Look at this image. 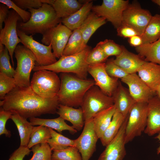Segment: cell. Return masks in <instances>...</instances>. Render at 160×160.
Segmentation results:
<instances>
[{
    "mask_svg": "<svg viewBox=\"0 0 160 160\" xmlns=\"http://www.w3.org/2000/svg\"><path fill=\"white\" fill-rule=\"evenodd\" d=\"M91 50V47L87 45L84 50L79 53L63 55L56 62L50 65L35 66L33 70L36 71L44 69L55 73H73L80 78L86 79L89 66L87 59Z\"/></svg>",
    "mask_w": 160,
    "mask_h": 160,
    "instance_id": "4",
    "label": "cell"
},
{
    "mask_svg": "<svg viewBox=\"0 0 160 160\" xmlns=\"http://www.w3.org/2000/svg\"><path fill=\"white\" fill-rule=\"evenodd\" d=\"M108 57L101 48L97 44L90 51L87 61L89 65L96 64L104 63Z\"/></svg>",
    "mask_w": 160,
    "mask_h": 160,
    "instance_id": "40",
    "label": "cell"
},
{
    "mask_svg": "<svg viewBox=\"0 0 160 160\" xmlns=\"http://www.w3.org/2000/svg\"><path fill=\"white\" fill-rule=\"evenodd\" d=\"M13 77L0 72V98L2 99L16 87Z\"/></svg>",
    "mask_w": 160,
    "mask_h": 160,
    "instance_id": "38",
    "label": "cell"
},
{
    "mask_svg": "<svg viewBox=\"0 0 160 160\" xmlns=\"http://www.w3.org/2000/svg\"><path fill=\"white\" fill-rule=\"evenodd\" d=\"M52 150L47 143L36 144L31 148L33 155L29 160H52Z\"/></svg>",
    "mask_w": 160,
    "mask_h": 160,
    "instance_id": "36",
    "label": "cell"
},
{
    "mask_svg": "<svg viewBox=\"0 0 160 160\" xmlns=\"http://www.w3.org/2000/svg\"><path fill=\"white\" fill-rule=\"evenodd\" d=\"M57 113L64 120L70 121L77 131H80L84 126L83 112L81 107L75 108L59 104Z\"/></svg>",
    "mask_w": 160,
    "mask_h": 160,
    "instance_id": "22",
    "label": "cell"
},
{
    "mask_svg": "<svg viewBox=\"0 0 160 160\" xmlns=\"http://www.w3.org/2000/svg\"><path fill=\"white\" fill-rule=\"evenodd\" d=\"M129 42L131 46L135 47L139 46L143 44L142 38L141 36L139 35H135L129 38Z\"/></svg>",
    "mask_w": 160,
    "mask_h": 160,
    "instance_id": "48",
    "label": "cell"
},
{
    "mask_svg": "<svg viewBox=\"0 0 160 160\" xmlns=\"http://www.w3.org/2000/svg\"><path fill=\"white\" fill-rule=\"evenodd\" d=\"M148 103L136 102L128 115L125 129L126 144L140 136L146 127Z\"/></svg>",
    "mask_w": 160,
    "mask_h": 160,
    "instance_id": "8",
    "label": "cell"
},
{
    "mask_svg": "<svg viewBox=\"0 0 160 160\" xmlns=\"http://www.w3.org/2000/svg\"><path fill=\"white\" fill-rule=\"evenodd\" d=\"M97 44L101 48L108 57L111 56L116 57L122 52L121 46L111 39H106L100 41Z\"/></svg>",
    "mask_w": 160,
    "mask_h": 160,
    "instance_id": "39",
    "label": "cell"
},
{
    "mask_svg": "<svg viewBox=\"0 0 160 160\" xmlns=\"http://www.w3.org/2000/svg\"><path fill=\"white\" fill-rule=\"evenodd\" d=\"M140 36L143 44L155 42L160 38V15L156 14L152 16Z\"/></svg>",
    "mask_w": 160,
    "mask_h": 160,
    "instance_id": "32",
    "label": "cell"
},
{
    "mask_svg": "<svg viewBox=\"0 0 160 160\" xmlns=\"http://www.w3.org/2000/svg\"><path fill=\"white\" fill-rule=\"evenodd\" d=\"M155 138L158 139L160 142V132L158 133V135L156 136ZM157 153L158 154L160 153V145L157 148Z\"/></svg>",
    "mask_w": 160,
    "mask_h": 160,
    "instance_id": "49",
    "label": "cell"
},
{
    "mask_svg": "<svg viewBox=\"0 0 160 160\" xmlns=\"http://www.w3.org/2000/svg\"><path fill=\"white\" fill-rule=\"evenodd\" d=\"M17 66L14 76L17 87L30 86V74L35 66V57L31 51L23 45H18L14 51Z\"/></svg>",
    "mask_w": 160,
    "mask_h": 160,
    "instance_id": "7",
    "label": "cell"
},
{
    "mask_svg": "<svg viewBox=\"0 0 160 160\" xmlns=\"http://www.w3.org/2000/svg\"><path fill=\"white\" fill-rule=\"evenodd\" d=\"M137 73L147 86L156 92L160 84V65L145 62L139 68Z\"/></svg>",
    "mask_w": 160,
    "mask_h": 160,
    "instance_id": "21",
    "label": "cell"
},
{
    "mask_svg": "<svg viewBox=\"0 0 160 160\" xmlns=\"http://www.w3.org/2000/svg\"><path fill=\"white\" fill-rule=\"evenodd\" d=\"M135 49L141 57L145 58V61L160 65V38L155 42L142 44Z\"/></svg>",
    "mask_w": 160,
    "mask_h": 160,
    "instance_id": "26",
    "label": "cell"
},
{
    "mask_svg": "<svg viewBox=\"0 0 160 160\" xmlns=\"http://www.w3.org/2000/svg\"><path fill=\"white\" fill-rule=\"evenodd\" d=\"M113 105L112 96L106 95L97 86H93L85 94L81 106L85 123L92 119L100 112Z\"/></svg>",
    "mask_w": 160,
    "mask_h": 160,
    "instance_id": "5",
    "label": "cell"
},
{
    "mask_svg": "<svg viewBox=\"0 0 160 160\" xmlns=\"http://www.w3.org/2000/svg\"><path fill=\"white\" fill-rule=\"evenodd\" d=\"M99 139L94 128L93 119L85 123L83 131L75 141V146L81 154L82 160H89L96 150Z\"/></svg>",
    "mask_w": 160,
    "mask_h": 160,
    "instance_id": "14",
    "label": "cell"
},
{
    "mask_svg": "<svg viewBox=\"0 0 160 160\" xmlns=\"http://www.w3.org/2000/svg\"><path fill=\"white\" fill-rule=\"evenodd\" d=\"M31 151L27 147L20 146L12 153L8 160H23L26 156L30 154Z\"/></svg>",
    "mask_w": 160,
    "mask_h": 160,
    "instance_id": "45",
    "label": "cell"
},
{
    "mask_svg": "<svg viewBox=\"0 0 160 160\" xmlns=\"http://www.w3.org/2000/svg\"><path fill=\"white\" fill-rule=\"evenodd\" d=\"M152 17L148 10L137 2L129 4L123 13L122 24L129 26L141 36Z\"/></svg>",
    "mask_w": 160,
    "mask_h": 160,
    "instance_id": "11",
    "label": "cell"
},
{
    "mask_svg": "<svg viewBox=\"0 0 160 160\" xmlns=\"http://www.w3.org/2000/svg\"><path fill=\"white\" fill-rule=\"evenodd\" d=\"M93 6V1H87L75 13L62 18L61 22L72 31L79 29L91 12Z\"/></svg>",
    "mask_w": 160,
    "mask_h": 160,
    "instance_id": "23",
    "label": "cell"
},
{
    "mask_svg": "<svg viewBox=\"0 0 160 160\" xmlns=\"http://www.w3.org/2000/svg\"><path fill=\"white\" fill-rule=\"evenodd\" d=\"M16 125L20 138V146L27 147L33 126L19 114L13 113L10 118Z\"/></svg>",
    "mask_w": 160,
    "mask_h": 160,
    "instance_id": "28",
    "label": "cell"
},
{
    "mask_svg": "<svg viewBox=\"0 0 160 160\" xmlns=\"http://www.w3.org/2000/svg\"><path fill=\"white\" fill-rule=\"evenodd\" d=\"M152 1L160 7V0H152Z\"/></svg>",
    "mask_w": 160,
    "mask_h": 160,
    "instance_id": "52",
    "label": "cell"
},
{
    "mask_svg": "<svg viewBox=\"0 0 160 160\" xmlns=\"http://www.w3.org/2000/svg\"><path fill=\"white\" fill-rule=\"evenodd\" d=\"M13 113L6 111L2 108L0 109V135L4 134L7 137H10L11 134V132L7 129L6 124L7 120L10 119Z\"/></svg>",
    "mask_w": 160,
    "mask_h": 160,
    "instance_id": "44",
    "label": "cell"
},
{
    "mask_svg": "<svg viewBox=\"0 0 160 160\" xmlns=\"http://www.w3.org/2000/svg\"><path fill=\"white\" fill-rule=\"evenodd\" d=\"M60 77V87L57 95L59 104L81 107L85 94L95 85L94 80L81 79L69 73H61Z\"/></svg>",
    "mask_w": 160,
    "mask_h": 160,
    "instance_id": "2",
    "label": "cell"
},
{
    "mask_svg": "<svg viewBox=\"0 0 160 160\" xmlns=\"http://www.w3.org/2000/svg\"><path fill=\"white\" fill-rule=\"evenodd\" d=\"M13 1L22 9H38L43 4H47L52 5L55 0H13Z\"/></svg>",
    "mask_w": 160,
    "mask_h": 160,
    "instance_id": "41",
    "label": "cell"
},
{
    "mask_svg": "<svg viewBox=\"0 0 160 160\" xmlns=\"http://www.w3.org/2000/svg\"><path fill=\"white\" fill-rule=\"evenodd\" d=\"M1 100V108L26 119L55 114L60 104L57 95L51 98L43 97L36 93L30 86H16Z\"/></svg>",
    "mask_w": 160,
    "mask_h": 160,
    "instance_id": "1",
    "label": "cell"
},
{
    "mask_svg": "<svg viewBox=\"0 0 160 160\" xmlns=\"http://www.w3.org/2000/svg\"><path fill=\"white\" fill-rule=\"evenodd\" d=\"M20 18L14 10L9 11L4 22V26L0 30V42L8 49L13 66H14L13 55L15 49L21 43L17 32V22Z\"/></svg>",
    "mask_w": 160,
    "mask_h": 160,
    "instance_id": "12",
    "label": "cell"
},
{
    "mask_svg": "<svg viewBox=\"0 0 160 160\" xmlns=\"http://www.w3.org/2000/svg\"><path fill=\"white\" fill-rule=\"evenodd\" d=\"M8 7L4 4H0V29L3 28V23L4 22L9 12Z\"/></svg>",
    "mask_w": 160,
    "mask_h": 160,
    "instance_id": "47",
    "label": "cell"
},
{
    "mask_svg": "<svg viewBox=\"0 0 160 160\" xmlns=\"http://www.w3.org/2000/svg\"><path fill=\"white\" fill-rule=\"evenodd\" d=\"M121 47V52L113 59V62L129 74L137 73L139 68L146 61L138 55L128 51L124 46Z\"/></svg>",
    "mask_w": 160,
    "mask_h": 160,
    "instance_id": "19",
    "label": "cell"
},
{
    "mask_svg": "<svg viewBox=\"0 0 160 160\" xmlns=\"http://www.w3.org/2000/svg\"><path fill=\"white\" fill-rule=\"evenodd\" d=\"M30 122L33 125H42L57 130L60 133L64 130H68L74 134L77 130L72 126L67 124L63 119L59 116L54 119H44L32 117L29 119Z\"/></svg>",
    "mask_w": 160,
    "mask_h": 160,
    "instance_id": "25",
    "label": "cell"
},
{
    "mask_svg": "<svg viewBox=\"0 0 160 160\" xmlns=\"http://www.w3.org/2000/svg\"><path fill=\"white\" fill-rule=\"evenodd\" d=\"M28 11L31 14L29 20L19 22L17 25V29L28 35L37 33L43 35L61 22L62 19L57 17L53 7L49 4H44L39 8Z\"/></svg>",
    "mask_w": 160,
    "mask_h": 160,
    "instance_id": "3",
    "label": "cell"
},
{
    "mask_svg": "<svg viewBox=\"0 0 160 160\" xmlns=\"http://www.w3.org/2000/svg\"><path fill=\"white\" fill-rule=\"evenodd\" d=\"M17 35L21 43L30 49L34 55L38 66H46L54 63L57 61L51 44H41L34 40L32 35H28L17 29Z\"/></svg>",
    "mask_w": 160,
    "mask_h": 160,
    "instance_id": "10",
    "label": "cell"
},
{
    "mask_svg": "<svg viewBox=\"0 0 160 160\" xmlns=\"http://www.w3.org/2000/svg\"><path fill=\"white\" fill-rule=\"evenodd\" d=\"M49 129L51 137L47 143L52 150H61L69 146H75V140L65 137L52 129L49 128Z\"/></svg>",
    "mask_w": 160,
    "mask_h": 160,
    "instance_id": "33",
    "label": "cell"
},
{
    "mask_svg": "<svg viewBox=\"0 0 160 160\" xmlns=\"http://www.w3.org/2000/svg\"><path fill=\"white\" fill-rule=\"evenodd\" d=\"M60 84V80L56 73L44 69L35 71L31 81L30 86L40 96L51 98L57 96Z\"/></svg>",
    "mask_w": 160,
    "mask_h": 160,
    "instance_id": "6",
    "label": "cell"
},
{
    "mask_svg": "<svg viewBox=\"0 0 160 160\" xmlns=\"http://www.w3.org/2000/svg\"><path fill=\"white\" fill-rule=\"evenodd\" d=\"M112 96L116 110L126 118L131 108L136 102L130 94L129 90L123 86L119 81Z\"/></svg>",
    "mask_w": 160,
    "mask_h": 160,
    "instance_id": "20",
    "label": "cell"
},
{
    "mask_svg": "<svg viewBox=\"0 0 160 160\" xmlns=\"http://www.w3.org/2000/svg\"><path fill=\"white\" fill-rule=\"evenodd\" d=\"M144 132L149 136L160 132V99L157 95L148 102L147 123Z\"/></svg>",
    "mask_w": 160,
    "mask_h": 160,
    "instance_id": "18",
    "label": "cell"
},
{
    "mask_svg": "<svg viewBox=\"0 0 160 160\" xmlns=\"http://www.w3.org/2000/svg\"><path fill=\"white\" fill-rule=\"evenodd\" d=\"M83 4L76 0H55L52 5L57 17H67L79 9Z\"/></svg>",
    "mask_w": 160,
    "mask_h": 160,
    "instance_id": "30",
    "label": "cell"
},
{
    "mask_svg": "<svg viewBox=\"0 0 160 160\" xmlns=\"http://www.w3.org/2000/svg\"><path fill=\"white\" fill-rule=\"evenodd\" d=\"M87 46L79 29H75L72 31L63 55L68 56L77 53L84 50Z\"/></svg>",
    "mask_w": 160,
    "mask_h": 160,
    "instance_id": "31",
    "label": "cell"
},
{
    "mask_svg": "<svg viewBox=\"0 0 160 160\" xmlns=\"http://www.w3.org/2000/svg\"><path fill=\"white\" fill-rule=\"evenodd\" d=\"M105 70L111 77L120 79H121L127 76L129 74L113 61V59H111L105 63Z\"/></svg>",
    "mask_w": 160,
    "mask_h": 160,
    "instance_id": "42",
    "label": "cell"
},
{
    "mask_svg": "<svg viewBox=\"0 0 160 160\" xmlns=\"http://www.w3.org/2000/svg\"><path fill=\"white\" fill-rule=\"evenodd\" d=\"M72 32L60 22L43 34L41 41L45 45L51 44L55 56L60 58Z\"/></svg>",
    "mask_w": 160,
    "mask_h": 160,
    "instance_id": "13",
    "label": "cell"
},
{
    "mask_svg": "<svg viewBox=\"0 0 160 160\" xmlns=\"http://www.w3.org/2000/svg\"><path fill=\"white\" fill-rule=\"evenodd\" d=\"M121 81L127 85L130 94L136 102L148 103L156 94L137 73L129 74Z\"/></svg>",
    "mask_w": 160,
    "mask_h": 160,
    "instance_id": "17",
    "label": "cell"
},
{
    "mask_svg": "<svg viewBox=\"0 0 160 160\" xmlns=\"http://www.w3.org/2000/svg\"><path fill=\"white\" fill-rule=\"evenodd\" d=\"M129 4L128 0H103L101 5H93L92 11L105 18L117 29L122 24L123 13Z\"/></svg>",
    "mask_w": 160,
    "mask_h": 160,
    "instance_id": "9",
    "label": "cell"
},
{
    "mask_svg": "<svg viewBox=\"0 0 160 160\" xmlns=\"http://www.w3.org/2000/svg\"><path fill=\"white\" fill-rule=\"evenodd\" d=\"M156 93L157 95H156L160 99V84L156 90Z\"/></svg>",
    "mask_w": 160,
    "mask_h": 160,
    "instance_id": "50",
    "label": "cell"
},
{
    "mask_svg": "<svg viewBox=\"0 0 160 160\" xmlns=\"http://www.w3.org/2000/svg\"><path fill=\"white\" fill-rule=\"evenodd\" d=\"M126 118L116 110L109 124L100 138L103 145L106 146L114 138Z\"/></svg>",
    "mask_w": 160,
    "mask_h": 160,
    "instance_id": "29",
    "label": "cell"
},
{
    "mask_svg": "<svg viewBox=\"0 0 160 160\" xmlns=\"http://www.w3.org/2000/svg\"><path fill=\"white\" fill-rule=\"evenodd\" d=\"M51 137L49 128L42 125L33 127L27 147L30 148L38 144L47 143Z\"/></svg>",
    "mask_w": 160,
    "mask_h": 160,
    "instance_id": "34",
    "label": "cell"
},
{
    "mask_svg": "<svg viewBox=\"0 0 160 160\" xmlns=\"http://www.w3.org/2000/svg\"><path fill=\"white\" fill-rule=\"evenodd\" d=\"M106 22L105 18L99 17L92 11L91 12L79 28L87 44L93 33L105 24Z\"/></svg>",
    "mask_w": 160,
    "mask_h": 160,
    "instance_id": "24",
    "label": "cell"
},
{
    "mask_svg": "<svg viewBox=\"0 0 160 160\" xmlns=\"http://www.w3.org/2000/svg\"><path fill=\"white\" fill-rule=\"evenodd\" d=\"M116 111V108L113 105L100 112L93 118L94 128L99 139L101 137L108 127Z\"/></svg>",
    "mask_w": 160,
    "mask_h": 160,
    "instance_id": "27",
    "label": "cell"
},
{
    "mask_svg": "<svg viewBox=\"0 0 160 160\" xmlns=\"http://www.w3.org/2000/svg\"><path fill=\"white\" fill-rule=\"evenodd\" d=\"M116 30L117 35L123 37L129 38L135 35H139L134 29L125 25H122Z\"/></svg>",
    "mask_w": 160,
    "mask_h": 160,
    "instance_id": "46",
    "label": "cell"
},
{
    "mask_svg": "<svg viewBox=\"0 0 160 160\" xmlns=\"http://www.w3.org/2000/svg\"><path fill=\"white\" fill-rule=\"evenodd\" d=\"M88 73L93 77L95 85L106 95L112 96L119 82L118 79L109 76L105 70V63L89 65Z\"/></svg>",
    "mask_w": 160,
    "mask_h": 160,
    "instance_id": "15",
    "label": "cell"
},
{
    "mask_svg": "<svg viewBox=\"0 0 160 160\" xmlns=\"http://www.w3.org/2000/svg\"><path fill=\"white\" fill-rule=\"evenodd\" d=\"M9 55L8 50L5 47L3 51L0 52V72L10 77H14L15 71L10 64Z\"/></svg>",
    "mask_w": 160,
    "mask_h": 160,
    "instance_id": "37",
    "label": "cell"
},
{
    "mask_svg": "<svg viewBox=\"0 0 160 160\" xmlns=\"http://www.w3.org/2000/svg\"><path fill=\"white\" fill-rule=\"evenodd\" d=\"M53 151L52 160H82L81 154L75 146H69L63 149Z\"/></svg>",
    "mask_w": 160,
    "mask_h": 160,
    "instance_id": "35",
    "label": "cell"
},
{
    "mask_svg": "<svg viewBox=\"0 0 160 160\" xmlns=\"http://www.w3.org/2000/svg\"><path fill=\"white\" fill-rule=\"evenodd\" d=\"M127 116L114 138L105 146L97 160H123L126 154L125 132Z\"/></svg>",
    "mask_w": 160,
    "mask_h": 160,
    "instance_id": "16",
    "label": "cell"
},
{
    "mask_svg": "<svg viewBox=\"0 0 160 160\" xmlns=\"http://www.w3.org/2000/svg\"><path fill=\"white\" fill-rule=\"evenodd\" d=\"M5 47V46L1 42H0V52L3 51Z\"/></svg>",
    "mask_w": 160,
    "mask_h": 160,
    "instance_id": "51",
    "label": "cell"
},
{
    "mask_svg": "<svg viewBox=\"0 0 160 160\" xmlns=\"http://www.w3.org/2000/svg\"><path fill=\"white\" fill-rule=\"evenodd\" d=\"M0 2L1 3L6 5L9 9H12L15 11L22 19L23 22L25 23L29 20L31 16L30 12L22 9L16 5L12 1L0 0Z\"/></svg>",
    "mask_w": 160,
    "mask_h": 160,
    "instance_id": "43",
    "label": "cell"
}]
</instances>
